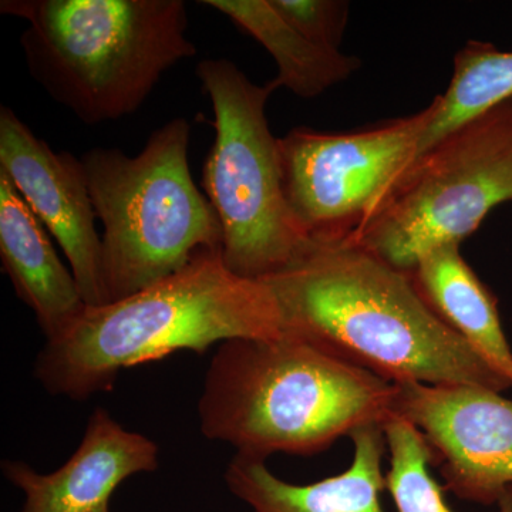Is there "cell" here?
I'll list each match as a JSON object with an SVG mask.
<instances>
[{
    "instance_id": "cell-10",
    "label": "cell",
    "mask_w": 512,
    "mask_h": 512,
    "mask_svg": "<svg viewBox=\"0 0 512 512\" xmlns=\"http://www.w3.org/2000/svg\"><path fill=\"white\" fill-rule=\"evenodd\" d=\"M0 171L63 248L86 305H106L103 248L82 160L53 151L2 106Z\"/></svg>"
},
{
    "instance_id": "cell-18",
    "label": "cell",
    "mask_w": 512,
    "mask_h": 512,
    "mask_svg": "<svg viewBox=\"0 0 512 512\" xmlns=\"http://www.w3.org/2000/svg\"><path fill=\"white\" fill-rule=\"evenodd\" d=\"M275 9L316 45L338 49L349 19V5L336 0H271Z\"/></svg>"
},
{
    "instance_id": "cell-7",
    "label": "cell",
    "mask_w": 512,
    "mask_h": 512,
    "mask_svg": "<svg viewBox=\"0 0 512 512\" xmlns=\"http://www.w3.org/2000/svg\"><path fill=\"white\" fill-rule=\"evenodd\" d=\"M512 201V99L478 114L414 157L348 244L412 272L433 249L473 235Z\"/></svg>"
},
{
    "instance_id": "cell-8",
    "label": "cell",
    "mask_w": 512,
    "mask_h": 512,
    "mask_svg": "<svg viewBox=\"0 0 512 512\" xmlns=\"http://www.w3.org/2000/svg\"><path fill=\"white\" fill-rule=\"evenodd\" d=\"M426 109L355 133L295 128L278 138L282 185L293 220L311 245L348 244L377 201L416 157L434 114Z\"/></svg>"
},
{
    "instance_id": "cell-16",
    "label": "cell",
    "mask_w": 512,
    "mask_h": 512,
    "mask_svg": "<svg viewBox=\"0 0 512 512\" xmlns=\"http://www.w3.org/2000/svg\"><path fill=\"white\" fill-rule=\"evenodd\" d=\"M512 99V52L490 43L468 42L454 59L446 93L434 97L436 114L424 131L416 157L454 128Z\"/></svg>"
},
{
    "instance_id": "cell-14",
    "label": "cell",
    "mask_w": 512,
    "mask_h": 512,
    "mask_svg": "<svg viewBox=\"0 0 512 512\" xmlns=\"http://www.w3.org/2000/svg\"><path fill=\"white\" fill-rule=\"evenodd\" d=\"M410 275L427 305L512 389V349L497 298L467 264L460 245L433 249L417 262Z\"/></svg>"
},
{
    "instance_id": "cell-15",
    "label": "cell",
    "mask_w": 512,
    "mask_h": 512,
    "mask_svg": "<svg viewBox=\"0 0 512 512\" xmlns=\"http://www.w3.org/2000/svg\"><path fill=\"white\" fill-rule=\"evenodd\" d=\"M258 40L274 57L278 76L271 84L302 99H313L345 82L360 67L356 57L316 45L293 28L271 0H202Z\"/></svg>"
},
{
    "instance_id": "cell-2",
    "label": "cell",
    "mask_w": 512,
    "mask_h": 512,
    "mask_svg": "<svg viewBox=\"0 0 512 512\" xmlns=\"http://www.w3.org/2000/svg\"><path fill=\"white\" fill-rule=\"evenodd\" d=\"M265 281L232 272L221 249L198 252L180 271L121 301L86 306L40 350L35 376L50 394L86 400L111 390L127 367L234 339L285 335Z\"/></svg>"
},
{
    "instance_id": "cell-17",
    "label": "cell",
    "mask_w": 512,
    "mask_h": 512,
    "mask_svg": "<svg viewBox=\"0 0 512 512\" xmlns=\"http://www.w3.org/2000/svg\"><path fill=\"white\" fill-rule=\"evenodd\" d=\"M390 468L386 490L397 512H454L443 487L431 476L433 456L423 434L409 421L392 416L384 423ZM500 511L512 512V490L498 503Z\"/></svg>"
},
{
    "instance_id": "cell-5",
    "label": "cell",
    "mask_w": 512,
    "mask_h": 512,
    "mask_svg": "<svg viewBox=\"0 0 512 512\" xmlns=\"http://www.w3.org/2000/svg\"><path fill=\"white\" fill-rule=\"evenodd\" d=\"M190 137L180 117L154 131L136 157L93 148L80 158L104 228L107 303L163 281L204 249L222 251L220 220L192 178Z\"/></svg>"
},
{
    "instance_id": "cell-3",
    "label": "cell",
    "mask_w": 512,
    "mask_h": 512,
    "mask_svg": "<svg viewBox=\"0 0 512 512\" xmlns=\"http://www.w3.org/2000/svg\"><path fill=\"white\" fill-rule=\"evenodd\" d=\"M394 384L298 336L221 343L198 402L207 439L266 461L313 456L393 416Z\"/></svg>"
},
{
    "instance_id": "cell-11",
    "label": "cell",
    "mask_w": 512,
    "mask_h": 512,
    "mask_svg": "<svg viewBox=\"0 0 512 512\" xmlns=\"http://www.w3.org/2000/svg\"><path fill=\"white\" fill-rule=\"evenodd\" d=\"M158 467L153 440L94 410L79 448L59 470L40 474L23 461H3V474L25 495L22 512H110L127 478Z\"/></svg>"
},
{
    "instance_id": "cell-12",
    "label": "cell",
    "mask_w": 512,
    "mask_h": 512,
    "mask_svg": "<svg viewBox=\"0 0 512 512\" xmlns=\"http://www.w3.org/2000/svg\"><path fill=\"white\" fill-rule=\"evenodd\" d=\"M352 464L348 470L312 484L281 480L265 461L235 456L225 483L252 512H384L380 495L386 490L383 458L387 441L383 426H367L350 436Z\"/></svg>"
},
{
    "instance_id": "cell-6",
    "label": "cell",
    "mask_w": 512,
    "mask_h": 512,
    "mask_svg": "<svg viewBox=\"0 0 512 512\" xmlns=\"http://www.w3.org/2000/svg\"><path fill=\"white\" fill-rule=\"evenodd\" d=\"M197 76L215 114L202 187L220 220L222 258L242 278L264 281L311 248L286 202L278 138L266 119L275 89L225 59L202 60Z\"/></svg>"
},
{
    "instance_id": "cell-4",
    "label": "cell",
    "mask_w": 512,
    "mask_h": 512,
    "mask_svg": "<svg viewBox=\"0 0 512 512\" xmlns=\"http://www.w3.org/2000/svg\"><path fill=\"white\" fill-rule=\"evenodd\" d=\"M28 22L29 72L86 124L140 109L168 69L197 55L183 0H2Z\"/></svg>"
},
{
    "instance_id": "cell-9",
    "label": "cell",
    "mask_w": 512,
    "mask_h": 512,
    "mask_svg": "<svg viewBox=\"0 0 512 512\" xmlns=\"http://www.w3.org/2000/svg\"><path fill=\"white\" fill-rule=\"evenodd\" d=\"M393 416L423 434L446 490L493 505L512 490V400L468 384H394Z\"/></svg>"
},
{
    "instance_id": "cell-13",
    "label": "cell",
    "mask_w": 512,
    "mask_h": 512,
    "mask_svg": "<svg viewBox=\"0 0 512 512\" xmlns=\"http://www.w3.org/2000/svg\"><path fill=\"white\" fill-rule=\"evenodd\" d=\"M0 258L16 295L32 309L46 339L56 338L86 308L49 232L0 171Z\"/></svg>"
},
{
    "instance_id": "cell-1",
    "label": "cell",
    "mask_w": 512,
    "mask_h": 512,
    "mask_svg": "<svg viewBox=\"0 0 512 512\" xmlns=\"http://www.w3.org/2000/svg\"><path fill=\"white\" fill-rule=\"evenodd\" d=\"M264 281L286 333L387 382L511 389L427 305L410 272L355 244L311 245Z\"/></svg>"
}]
</instances>
